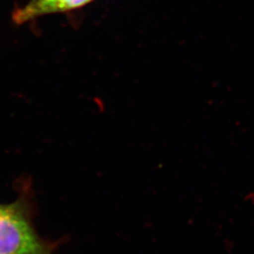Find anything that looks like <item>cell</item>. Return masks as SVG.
I'll return each mask as SVG.
<instances>
[{
    "label": "cell",
    "mask_w": 254,
    "mask_h": 254,
    "mask_svg": "<svg viewBox=\"0 0 254 254\" xmlns=\"http://www.w3.org/2000/svg\"><path fill=\"white\" fill-rule=\"evenodd\" d=\"M0 254H52L31 225L21 200L0 205Z\"/></svg>",
    "instance_id": "1"
},
{
    "label": "cell",
    "mask_w": 254,
    "mask_h": 254,
    "mask_svg": "<svg viewBox=\"0 0 254 254\" xmlns=\"http://www.w3.org/2000/svg\"><path fill=\"white\" fill-rule=\"evenodd\" d=\"M92 0H29L27 4L13 13L16 24H24L32 19L57 12L78 9Z\"/></svg>",
    "instance_id": "2"
}]
</instances>
